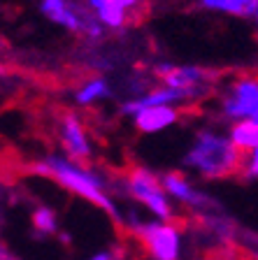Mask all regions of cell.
<instances>
[{
	"mask_svg": "<svg viewBox=\"0 0 258 260\" xmlns=\"http://www.w3.org/2000/svg\"><path fill=\"white\" fill-rule=\"evenodd\" d=\"M31 174L42 177L47 181H54L65 193L75 195L86 205L100 209L105 216L114 223H121V205L117 193V177H109L102 170H98L93 162H79L68 158L65 153H47L31 162Z\"/></svg>",
	"mask_w": 258,
	"mask_h": 260,
	"instance_id": "1",
	"label": "cell"
},
{
	"mask_svg": "<svg viewBox=\"0 0 258 260\" xmlns=\"http://www.w3.org/2000/svg\"><path fill=\"white\" fill-rule=\"evenodd\" d=\"M126 239H130L135 253L145 260H186L188 251V228L184 218L161 221L151 218L145 211L130 205L121 214Z\"/></svg>",
	"mask_w": 258,
	"mask_h": 260,
	"instance_id": "2",
	"label": "cell"
},
{
	"mask_svg": "<svg viewBox=\"0 0 258 260\" xmlns=\"http://www.w3.org/2000/svg\"><path fill=\"white\" fill-rule=\"evenodd\" d=\"M244 165V153L231 142L228 133L214 128L195 130L191 144L182 156L184 172L203 181H226L240 177Z\"/></svg>",
	"mask_w": 258,
	"mask_h": 260,
	"instance_id": "3",
	"label": "cell"
},
{
	"mask_svg": "<svg viewBox=\"0 0 258 260\" xmlns=\"http://www.w3.org/2000/svg\"><path fill=\"white\" fill-rule=\"evenodd\" d=\"M117 193L151 218H161V221L182 218L177 205L172 202V198L163 186L161 174L142 165V162H130L128 168L119 174Z\"/></svg>",
	"mask_w": 258,
	"mask_h": 260,
	"instance_id": "4",
	"label": "cell"
},
{
	"mask_svg": "<svg viewBox=\"0 0 258 260\" xmlns=\"http://www.w3.org/2000/svg\"><path fill=\"white\" fill-rule=\"evenodd\" d=\"M163 186L172 202L177 205L179 211H186L193 221H210V218L221 216L219 202L212 198L207 190H203L193 181V177L184 170H167L161 174Z\"/></svg>",
	"mask_w": 258,
	"mask_h": 260,
	"instance_id": "5",
	"label": "cell"
},
{
	"mask_svg": "<svg viewBox=\"0 0 258 260\" xmlns=\"http://www.w3.org/2000/svg\"><path fill=\"white\" fill-rule=\"evenodd\" d=\"M219 109L228 123L258 119V72L231 77L219 93Z\"/></svg>",
	"mask_w": 258,
	"mask_h": 260,
	"instance_id": "6",
	"label": "cell"
},
{
	"mask_svg": "<svg viewBox=\"0 0 258 260\" xmlns=\"http://www.w3.org/2000/svg\"><path fill=\"white\" fill-rule=\"evenodd\" d=\"M40 12L51 23L89 40H100L107 30L81 0H40Z\"/></svg>",
	"mask_w": 258,
	"mask_h": 260,
	"instance_id": "7",
	"label": "cell"
},
{
	"mask_svg": "<svg viewBox=\"0 0 258 260\" xmlns=\"http://www.w3.org/2000/svg\"><path fill=\"white\" fill-rule=\"evenodd\" d=\"M156 77L163 86H170L175 91H182L191 98V103H198L212 93V86L219 81V72L200 68V65H156Z\"/></svg>",
	"mask_w": 258,
	"mask_h": 260,
	"instance_id": "8",
	"label": "cell"
},
{
	"mask_svg": "<svg viewBox=\"0 0 258 260\" xmlns=\"http://www.w3.org/2000/svg\"><path fill=\"white\" fill-rule=\"evenodd\" d=\"M56 142L61 146V153H65L72 160L91 162L96 156V146L89 135V125L77 112L63 109L56 116Z\"/></svg>",
	"mask_w": 258,
	"mask_h": 260,
	"instance_id": "9",
	"label": "cell"
},
{
	"mask_svg": "<svg viewBox=\"0 0 258 260\" xmlns=\"http://www.w3.org/2000/svg\"><path fill=\"white\" fill-rule=\"evenodd\" d=\"M182 107H172V105H161V107H145L133 116V125L142 135H158L163 130L172 128L182 121Z\"/></svg>",
	"mask_w": 258,
	"mask_h": 260,
	"instance_id": "10",
	"label": "cell"
},
{
	"mask_svg": "<svg viewBox=\"0 0 258 260\" xmlns=\"http://www.w3.org/2000/svg\"><path fill=\"white\" fill-rule=\"evenodd\" d=\"M81 3L96 14V19L107 28V30H121V28H126L133 21V16H130L128 12L119 10L109 0H81Z\"/></svg>",
	"mask_w": 258,
	"mask_h": 260,
	"instance_id": "11",
	"label": "cell"
},
{
	"mask_svg": "<svg viewBox=\"0 0 258 260\" xmlns=\"http://www.w3.org/2000/svg\"><path fill=\"white\" fill-rule=\"evenodd\" d=\"M72 95H75V103L79 107H93V105L112 98V86H109V81L105 77H89L75 88Z\"/></svg>",
	"mask_w": 258,
	"mask_h": 260,
	"instance_id": "12",
	"label": "cell"
},
{
	"mask_svg": "<svg viewBox=\"0 0 258 260\" xmlns=\"http://www.w3.org/2000/svg\"><path fill=\"white\" fill-rule=\"evenodd\" d=\"M200 10L212 14H226L235 19H249L256 12L258 0H195Z\"/></svg>",
	"mask_w": 258,
	"mask_h": 260,
	"instance_id": "13",
	"label": "cell"
},
{
	"mask_svg": "<svg viewBox=\"0 0 258 260\" xmlns=\"http://www.w3.org/2000/svg\"><path fill=\"white\" fill-rule=\"evenodd\" d=\"M31 228L33 233L42 239H51L61 235V221L59 211L49 205H38L31 211Z\"/></svg>",
	"mask_w": 258,
	"mask_h": 260,
	"instance_id": "14",
	"label": "cell"
},
{
	"mask_svg": "<svg viewBox=\"0 0 258 260\" xmlns=\"http://www.w3.org/2000/svg\"><path fill=\"white\" fill-rule=\"evenodd\" d=\"M228 137H231V142L244 153V156L256 151L258 149V119H244V121L231 123Z\"/></svg>",
	"mask_w": 258,
	"mask_h": 260,
	"instance_id": "15",
	"label": "cell"
},
{
	"mask_svg": "<svg viewBox=\"0 0 258 260\" xmlns=\"http://www.w3.org/2000/svg\"><path fill=\"white\" fill-rule=\"evenodd\" d=\"M130 255H133V244L126 239L124 244H112V246L93 251L86 260H133Z\"/></svg>",
	"mask_w": 258,
	"mask_h": 260,
	"instance_id": "16",
	"label": "cell"
},
{
	"mask_svg": "<svg viewBox=\"0 0 258 260\" xmlns=\"http://www.w3.org/2000/svg\"><path fill=\"white\" fill-rule=\"evenodd\" d=\"M240 177H242L244 181H258V149L244 156V165H242Z\"/></svg>",
	"mask_w": 258,
	"mask_h": 260,
	"instance_id": "17",
	"label": "cell"
},
{
	"mask_svg": "<svg viewBox=\"0 0 258 260\" xmlns=\"http://www.w3.org/2000/svg\"><path fill=\"white\" fill-rule=\"evenodd\" d=\"M112 5H117L119 10L128 12L130 16H137L142 14V10H145V0H109Z\"/></svg>",
	"mask_w": 258,
	"mask_h": 260,
	"instance_id": "18",
	"label": "cell"
},
{
	"mask_svg": "<svg viewBox=\"0 0 258 260\" xmlns=\"http://www.w3.org/2000/svg\"><path fill=\"white\" fill-rule=\"evenodd\" d=\"M195 260H240L237 258V253L235 251H231V249H210V251H205L200 258H195Z\"/></svg>",
	"mask_w": 258,
	"mask_h": 260,
	"instance_id": "19",
	"label": "cell"
},
{
	"mask_svg": "<svg viewBox=\"0 0 258 260\" xmlns=\"http://www.w3.org/2000/svg\"><path fill=\"white\" fill-rule=\"evenodd\" d=\"M14 258V253H12L10 249H7V244L0 239V260H12Z\"/></svg>",
	"mask_w": 258,
	"mask_h": 260,
	"instance_id": "20",
	"label": "cell"
},
{
	"mask_svg": "<svg viewBox=\"0 0 258 260\" xmlns=\"http://www.w3.org/2000/svg\"><path fill=\"white\" fill-rule=\"evenodd\" d=\"M253 21H256V26H258V5H256V12H253V16H251Z\"/></svg>",
	"mask_w": 258,
	"mask_h": 260,
	"instance_id": "21",
	"label": "cell"
},
{
	"mask_svg": "<svg viewBox=\"0 0 258 260\" xmlns=\"http://www.w3.org/2000/svg\"><path fill=\"white\" fill-rule=\"evenodd\" d=\"M0 47H3V38H0Z\"/></svg>",
	"mask_w": 258,
	"mask_h": 260,
	"instance_id": "22",
	"label": "cell"
}]
</instances>
